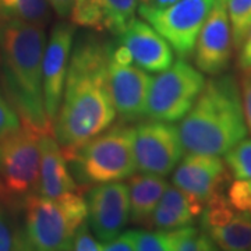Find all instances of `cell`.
I'll return each mask as SVG.
<instances>
[{"mask_svg":"<svg viewBox=\"0 0 251 251\" xmlns=\"http://www.w3.org/2000/svg\"><path fill=\"white\" fill-rule=\"evenodd\" d=\"M175 1H177V0H152V3L150 6H152L155 9H165V7L173 4Z\"/></svg>","mask_w":251,"mask_h":251,"instance_id":"cell-37","label":"cell"},{"mask_svg":"<svg viewBox=\"0 0 251 251\" xmlns=\"http://www.w3.org/2000/svg\"><path fill=\"white\" fill-rule=\"evenodd\" d=\"M141 4H151L152 3V0H138Z\"/></svg>","mask_w":251,"mask_h":251,"instance_id":"cell-38","label":"cell"},{"mask_svg":"<svg viewBox=\"0 0 251 251\" xmlns=\"http://www.w3.org/2000/svg\"><path fill=\"white\" fill-rule=\"evenodd\" d=\"M69 17L74 25L90 28L97 32L106 31V16L99 0H74Z\"/></svg>","mask_w":251,"mask_h":251,"instance_id":"cell-22","label":"cell"},{"mask_svg":"<svg viewBox=\"0 0 251 251\" xmlns=\"http://www.w3.org/2000/svg\"><path fill=\"white\" fill-rule=\"evenodd\" d=\"M225 163L234 179H251V140H242L225 153Z\"/></svg>","mask_w":251,"mask_h":251,"instance_id":"cell-25","label":"cell"},{"mask_svg":"<svg viewBox=\"0 0 251 251\" xmlns=\"http://www.w3.org/2000/svg\"><path fill=\"white\" fill-rule=\"evenodd\" d=\"M109 60L117 63V64H123V66H127V64H133L134 60H133V56H131V52L128 50V48L122 44H119L117 46H110V52H109Z\"/></svg>","mask_w":251,"mask_h":251,"instance_id":"cell-33","label":"cell"},{"mask_svg":"<svg viewBox=\"0 0 251 251\" xmlns=\"http://www.w3.org/2000/svg\"><path fill=\"white\" fill-rule=\"evenodd\" d=\"M135 251H172L169 230H135Z\"/></svg>","mask_w":251,"mask_h":251,"instance_id":"cell-26","label":"cell"},{"mask_svg":"<svg viewBox=\"0 0 251 251\" xmlns=\"http://www.w3.org/2000/svg\"><path fill=\"white\" fill-rule=\"evenodd\" d=\"M106 16V31L120 35L135 18L138 0H99Z\"/></svg>","mask_w":251,"mask_h":251,"instance_id":"cell-20","label":"cell"},{"mask_svg":"<svg viewBox=\"0 0 251 251\" xmlns=\"http://www.w3.org/2000/svg\"><path fill=\"white\" fill-rule=\"evenodd\" d=\"M194 218L196 216H193L188 212H183L176 208L158 204L150 216L147 229H162V230L176 229V227H181V226L193 225Z\"/></svg>","mask_w":251,"mask_h":251,"instance_id":"cell-24","label":"cell"},{"mask_svg":"<svg viewBox=\"0 0 251 251\" xmlns=\"http://www.w3.org/2000/svg\"><path fill=\"white\" fill-rule=\"evenodd\" d=\"M240 94H242L243 109H244V117H246V125L247 130L251 134V67L242 70L240 77Z\"/></svg>","mask_w":251,"mask_h":251,"instance_id":"cell-31","label":"cell"},{"mask_svg":"<svg viewBox=\"0 0 251 251\" xmlns=\"http://www.w3.org/2000/svg\"><path fill=\"white\" fill-rule=\"evenodd\" d=\"M205 85L200 70L184 59L161 72L150 87L144 116L150 120L175 123L186 116Z\"/></svg>","mask_w":251,"mask_h":251,"instance_id":"cell-6","label":"cell"},{"mask_svg":"<svg viewBox=\"0 0 251 251\" xmlns=\"http://www.w3.org/2000/svg\"><path fill=\"white\" fill-rule=\"evenodd\" d=\"M103 251H135V230H126L105 242Z\"/></svg>","mask_w":251,"mask_h":251,"instance_id":"cell-32","label":"cell"},{"mask_svg":"<svg viewBox=\"0 0 251 251\" xmlns=\"http://www.w3.org/2000/svg\"><path fill=\"white\" fill-rule=\"evenodd\" d=\"M177 130L187 153L221 156L244 140L249 130L240 87L233 75L218 74L205 81Z\"/></svg>","mask_w":251,"mask_h":251,"instance_id":"cell-3","label":"cell"},{"mask_svg":"<svg viewBox=\"0 0 251 251\" xmlns=\"http://www.w3.org/2000/svg\"><path fill=\"white\" fill-rule=\"evenodd\" d=\"M72 250L74 251H103V243L92 236L88 222H82L73 237Z\"/></svg>","mask_w":251,"mask_h":251,"instance_id":"cell-29","label":"cell"},{"mask_svg":"<svg viewBox=\"0 0 251 251\" xmlns=\"http://www.w3.org/2000/svg\"><path fill=\"white\" fill-rule=\"evenodd\" d=\"M41 137L23 125L0 137V179L11 200L39 190Z\"/></svg>","mask_w":251,"mask_h":251,"instance_id":"cell-7","label":"cell"},{"mask_svg":"<svg viewBox=\"0 0 251 251\" xmlns=\"http://www.w3.org/2000/svg\"><path fill=\"white\" fill-rule=\"evenodd\" d=\"M0 17L17 18L45 28L52 18V10L48 0H0Z\"/></svg>","mask_w":251,"mask_h":251,"instance_id":"cell-19","label":"cell"},{"mask_svg":"<svg viewBox=\"0 0 251 251\" xmlns=\"http://www.w3.org/2000/svg\"><path fill=\"white\" fill-rule=\"evenodd\" d=\"M75 25L73 23H56L50 31V38L45 46L42 60L44 97L48 119L54 126L60 108L66 75L72 54Z\"/></svg>","mask_w":251,"mask_h":251,"instance_id":"cell-12","label":"cell"},{"mask_svg":"<svg viewBox=\"0 0 251 251\" xmlns=\"http://www.w3.org/2000/svg\"><path fill=\"white\" fill-rule=\"evenodd\" d=\"M233 48L239 50L251 28V0H226Z\"/></svg>","mask_w":251,"mask_h":251,"instance_id":"cell-23","label":"cell"},{"mask_svg":"<svg viewBox=\"0 0 251 251\" xmlns=\"http://www.w3.org/2000/svg\"><path fill=\"white\" fill-rule=\"evenodd\" d=\"M48 1L60 18H67L70 16L74 0H48Z\"/></svg>","mask_w":251,"mask_h":251,"instance_id":"cell-35","label":"cell"},{"mask_svg":"<svg viewBox=\"0 0 251 251\" xmlns=\"http://www.w3.org/2000/svg\"><path fill=\"white\" fill-rule=\"evenodd\" d=\"M214 3L215 0H177L165 9L141 4L137 10L169 42L180 59H186L194 52L198 34Z\"/></svg>","mask_w":251,"mask_h":251,"instance_id":"cell-8","label":"cell"},{"mask_svg":"<svg viewBox=\"0 0 251 251\" xmlns=\"http://www.w3.org/2000/svg\"><path fill=\"white\" fill-rule=\"evenodd\" d=\"M177 127L150 120L134 127V156L137 171L168 176L183 158Z\"/></svg>","mask_w":251,"mask_h":251,"instance_id":"cell-9","label":"cell"},{"mask_svg":"<svg viewBox=\"0 0 251 251\" xmlns=\"http://www.w3.org/2000/svg\"><path fill=\"white\" fill-rule=\"evenodd\" d=\"M237 52H239V54H237V66H239V69H240V70L250 69L251 67V28Z\"/></svg>","mask_w":251,"mask_h":251,"instance_id":"cell-34","label":"cell"},{"mask_svg":"<svg viewBox=\"0 0 251 251\" xmlns=\"http://www.w3.org/2000/svg\"><path fill=\"white\" fill-rule=\"evenodd\" d=\"M229 180V169L219 156L187 153L176 165L172 181L190 197L205 206L211 198L222 193Z\"/></svg>","mask_w":251,"mask_h":251,"instance_id":"cell-13","label":"cell"},{"mask_svg":"<svg viewBox=\"0 0 251 251\" xmlns=\"http://www.w3.org/2000/svg\"><path fill=\"white\" fill-rule=\"evenodd\" d=\"M169 233L172 251H214L218 249L202 229L191 225L169 229Z\"/></svg>","mask_w":251,"mask_h":251,"instance_id":"cell-21","label":"cell"},{"mask_svg":"<svg viewBox=\"0 0 251 251\" xmlns=\"http://www.w3.org/2000/svg\"><path fill=\"white\" fill-rule=\"evenodd\" d=\"M0 202H4V204H7V205H10V204L13 202V200H11V197L9 196V193H7L6 187H4L1 179H0Z\"/></svg>","mask_w":251,"mask_h":251,"instance_id":"cell-36","label":"cell"},{"mask_svg":"<svg viewBox=\"0 0 251 251\" xmlns=\"http://www.w3.org/2000/svg\"><path fill=\"white\" fill-rule=\"evenodd\" d=\"M204 232L221 250H251V216L246 212L236 211L222 224L208 227Z\"/></svg>","mask_w":251,"mask_h":251,"instance_id":"cell-18","label":"cell"},{"mask_svg":"<svg viewBox=\"0 0 251 251\" xmlns=\"http://www.w3.org/2000/svg\"><path fill=\"white\" fill-rule=\"evenodd\" d=\"M128 179L127 188L130 198V221L134 225L147 227L150 216L169 184L163 176L143 172L140 175L130 176Z\"/></svg>","mask_w":251,"mask_h":251,"instance_id":"cell-17","label":"cell"},{"mask_svg":"<svg viewBox=\"0 0 251 251\" xmlns=\"http://www.w3.org/2000/svg\"><path fill=\"white\" fill-rule=\"evenodd\" d=\"M110 46L88 34L81 35L73 49L53 126L54 138L67 162L116 119L108 85Z\"/></svg>","mask_w":251,"mask_h":251,"instance_id":"cell-1","label":"cell"},{"mask_svg":"<svg viewBox=\"0 0 251 251\" xmlns=\"http://www.w3.org/2000/svg\"><path fill=\"white\" fill-rule=\"evenodd\" d=\"M75 180L99 184L128 179L137 171L134 127L120 122L109 126L85 144L70 161Z\"/></svg>","mask_w":251,"mask_h":251,"instance_id":"cell-5","label":"cell"},{"mask_svg":"<svg viewBox=\"0 0 251 251\" xmlns=\"http://www.w3.org/2000/svg\"><path fill=\"white\" fill-rule=\"evenodd\" d=\"M119 44L127 46L135 64L147 72L161 73L175 62L169 42L151 24L138 18L119 35Z\"/></svg>","mask_w":251,"mask_h":251,"instance_id":"cell-15","label":"cell"},{"mask_svg":"<svg viewBox=\"0 0 251 251\" xmlns=\"http://www.w3.org/2000/svg\"><path fill=\"white\" fill-rule=\"evenodd\" d=\"M29 250L24 230L14 227L0 209V251Z\"/></svg>","mask_w":251,"mask_h":251,"instance_id":"cell-27","label":"cell"},{"mask_svg":"<svg viewBox=\"0 0 251 251\" xmlns=\"http://www.w3.org/2000/svg\"><path fill=\"white\" fill-rule=\"evenodd\" d=\"M24 234L29 250H72L73 237L87 221V200L82 191L59 198L32 193L24 197Z\"/></svg>","mask_w":251,"mask_h":251,"instance_id":"cell-4","label":"cell"},{"mask_svg":"<svg viewBox=\"0 0 251 251\" xmlns=\"http://www.w3.org/2000/svg\"><path fill=\"white\" fill-rule=\"evenodd\" d=\"M87 218L92 233L102 243L122 233L130 221L127 184L109 181L91 188L87 197Z\"/></svg>","mask_w":251,"mask_h":251,"instance_id":"cell-10","label":"cell"},{"mask_svg":"<svg viewBox=\"0 0 251 251\" xmlns=\"http://www.w3.org/2000/svg\"><path fill=\"white\" fill-rule=\"evenodd\" d=\"M59 143L53 134L41 137V173L38 193L50 198H59L70 193L82 191L70 171Z\"/></svg>","mask_w":251,"mask_h":251,"instance_id":"cell-16","label":"cell"},{"mask_svg":"<svg viewBox=\"0 0 251 251\" xmlns=\"http://www.w3.org/2000/svg\"><path fill=\"white\" fill-rule=\"evenodd\" d=\"M152 80L153 77L137 64L123 66L109 60V94L116 113L123 122L130 123L144 117Z\"/></svg>","mask_w":251,"mask_h":251,"instance_id":"cell-14","label":"cell"},{"mask_svg":"<svg viewBox=\"0 0 251 251\" xmlns=\"http://www.w3.org/2000/svg\"><path fill=\"white\" fill-rule=\"evenodd\" d=\"M233 52L232 28L226 0H215L194 46V63L200 72L218 75L229 67Z\"/></svg>","mask_w":251,"mask_h":251,"instance_id":"cell-11","label":"cell"},{"mask_svg":"<svg viewBox=\"0 0 251 251\" xmlns=\"http://www.w3.org/2000/svg\"><path fill=\"white\" fill-rule=\"evenodd\" d=\"M21 127V120L7 99L0 94V137Z\"/></svg>","mask_w":251,"mask_h":251,"instance_id":"cell-30","label":"cell"},{"mask_svg":"<svg viewBox=\"0 0 251 251\" xmlns=\"http://www.w3.org/2000/svg\"><path fill=\"white\" fill-rule=\"evenodd\" d=\"M227 200L234 209L251 216V179H236L227 188Z\"/></svg>","mask_w":251,"mask_h":251,"instance_id":"cell-28","label":"cell"},{"mask_svg":"<svg viewBox=\"0 0 251 251\" xmlns=\"http://www.w3.org/2000/svg\"><path fill=\"white\" fill-rule=\"evenodd\" d=\"M45 28L17 18L0 17V80L21 125L39 135H54L44 97L42 60Z\"/></svg>","mask_w":251,"mask_h":251,"instance_id":"cell-2","label":"cell"}]
</instances>
